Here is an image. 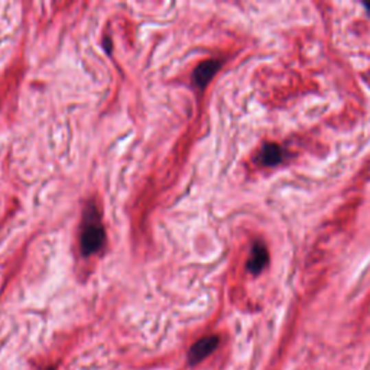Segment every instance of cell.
<instances>
[{"mask_svg": "<svg viewBox=\"0 0 370 370\" xmlns=\"http://www.w3.org/2000/svg\"><path fill=\"white\" fill-rule=\"evenodd\" d=\"M259 161L266 167H273L282 161V150L275 143H268L259 154Z\"/></svg>", "mask_w": 370, "mask_h": 370, "instance_id": "cell-5", "label": "cell"}, {"mask_svg": "<svg viewBox=\"0 0 370 370\" xmlns=\"http://www.w3.org/2000/svg\"><path fill=\"white\" fill-rule=\"evenodd\" d=\"M104 243V229L100 224L99 218L90 216L86 217V223L81 231V251L84 255H91L97 252Z\"/></svg>", "mask_w": 370, "mask_h": 370, "instance_id": "cell-1", "label": "cell"}, {"mask_svg": "<svg viewBox=\"0 0 370 370\" xmlns=\"http://www.w3.org/2000/svg\"><path fill=\"white\" fill-rule=\"evenodd\" d=\"M220 65H222V62L217 61V60H207V61L201 62L194 71V83L198 87L207 86L210 83V80L217 73L218 68H220Z\"/></svg>", "mask_w": 370, "mask_h": 370, "instance_id": "cell-3", "label": "cell"}, {"mask_svg": "<svg viewBox=\"0 0 370 370\" xmlns=\"http://www.w3.org/2000/svg\"><path fill=\"white\" fill-rule=\"evenodd\" d=\"M366 8H367V10H369V13H370V3H366Z\"/></svg>", "mask_w": 370, "mask_h": 370, "instance_id": "cell-6", "label": "cell"}, {"mask_svg": "<svg viewBox=\"0 0 370 370\" xmlns=\"http://www.w3.org/2000/svg\"><path fill=\"white\" fill-rule=\"evenodd\" d=\"M47 370H54V369H52V367H49V369H47Z\"/></svg>", "mask_w": 370, "mask_h": 370, "instance_id": "cell-7", "label": "cell"}, {"mask_svg": "<svg viewBox=\"0 0 370 370\" xmlns=\"http://www.w3.org/2000/svg\"><path fill=\"white\" fill-rule=\"evenodd\" d=\"M217 346H218V337L216 336H209V337L198 340L188 351L189 365H197L203 362L204 359H207L209 356L217 349Z\"/></svg>", "mask_w": 370, "mask_h": 370, "instance_id": "cell-2", "label": "cell"}, {"mask_svg": "<svg viewBox=\"0 0 370 370\" xmlns=\"http://www.w3.org/2000/svg\"><path fill=\"white\" fill-rule=\"evenodd\" d=\"M266 264H268V251L262 243H256L248 260V269L252 273H259L264 270Z\"/></svg>", "mask_w": 370, "mask_h": 370, "instance_id": "cell-4", "label": "cell"}]
</instances>
